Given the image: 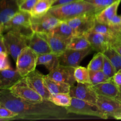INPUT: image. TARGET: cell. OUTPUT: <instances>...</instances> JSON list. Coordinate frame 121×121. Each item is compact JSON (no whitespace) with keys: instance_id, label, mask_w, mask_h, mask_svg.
I'll return each mask as SVG.
<instances>
[{"instance_id":"cell-19","label":"cell","mask_w":121,"mask_h":121,"mask_svg":"<svg viewBox=\"0 0 121 121\" xmlns=\"http://www.w3.org/2000/svg\"><path fill=\"white\" fill-rule=\"evenodd\" d=\"M93 91L99 95L105 96L118 99L120 92L111 79L108 81L95 85H91Z\"/></svg>"},{"instance_id":"cell-23","label":"cell","mask_w":121,"mask_h":121,"mask_svg":"<svg viewBox=\"0 0 121 121\" xmlns=\"http://www.w3.org/2000/svg\"><path fill=\"white\" fill-rule=\"evenodd\" d=\"M121 2V0H117L109 6L98 13L96 15V19L99 22L104 24H108L109 21L117 14L118 7Z\"/></svg>"},{"instance_id":"cell-38","label":"cell","mask_w":121,"mask_h":121,"mask_svg":"<svg viewBox=\"0 0 121 121\" xmlns=\"http://www.w3.org/2000/svg\"><path fill=\"white\" fill-rule=\"evenodd\" d=\"M8 53H0V70L12 68L8 59Z\"/></svg>"},{"instance_id":"cell-42","label":"cell","mask_w":121,"mask_h":121,"mask_svg":"<svg viewBox=\"0 0 121 121\" xmlns=\"http://www.w3.org/2000/svg\"><path fill=\"white\" fill-rule=\"evenodd\" d=\"M8 53V51H7V47H6L4 41L3 37H2V34H1V40H0V53Z\"/></svg>"},{"instance_id":"cell-7","label":"cell","mask_w":121,"mask_h":121,"mask_svg":"<svg viewBox=\"0 0 121 121\" xmlns=\"http://www.w3.org/2000/svg\"><path fill=\"white\" fill-rule=\"evenodd\" d=\"M31 15L30 13L20 11L4 26L3 31L1 34H3L9 30H15L30 36L33 32L31 28Z\"/></svg>"},{"instance_id":"cell-17","label":"cell","mask_w":121,"mask_h":121,"mask_svg":"<svg viewBox=\"0 0 121 121\" xmlns=\"http://www.w3.org/2000/svg\"><path fill=\"white\" fill-rule=\"evenodd\" d=\"M28 47L34 50L38 55L52 53L50 47L46 39L36 32L33 31L28 37Z\"/></svg>"},{"instance_id":"cell-39","label":"cell","mask_w":121,"mask_h":121,"mask_svg":"<svg viewBox=\"0 0 121 121\" xmlns=\"http://www.w3.org/2000/svg\"><path fill=\"white\" fill-rule=\"evenodd\" d=\"M113 83L115 84L119 92H121V70L116 72L115 75L112 78Z\"/></svg>"},{"instance_id":"cell-35","label":"cell","mask_w":121,"mask_h":121,"mask_svg":"<svg viewBox=\"0 0 121 121\" xmlns=\"http://www.w3.org/2000/svg\"><path fill=\"white\" fill-rule=\"evenodd\" d=\"M18 114L5 106L0 105V120L8 121L16 119Z\"/></svg>"},{"instance_id":"cell-18","label":"cell","mask_w":121,"mask_h":121,"mask_svg":"<svg viewBox=\"0 0 121 121\" xmlns=\"http://www.w3.org/2000/svg\"><path fill=\"white\" fill-rule=\"evenodd\" d=\"M46 39L49 44L52 53L60 56L67 48L68 43L65 41L57 35L53 34L52 32L47 33H39Z\"/></svg>"},{"instance_id":"cell-26","label":"cell","mask_w":121,"mask_h":121,"mask_svg":"<svg viewBox=\"0 0 121 121\" xmlns=\"http://www.w3.org/2000/svg\"><path fill=\"white\" fill-rule=\"evenodd\" d=\"M90 47L91 44L86 35H74L67 45L68 48L78 50L86 49Z\"/></svg>"},{"instance_id":"cell-12","label":"cell","mask_w":121,"mask_h":121,"mask_svg":"<svg viewBox=\"0 0 121 121\" xmlns=\"http://www.w3.org/2000/svg\"><path fill=\"white\" fill-rule=\"evenodd\" d=\"M29 86L44 99L49 100L51 94L45 83L44 75L39 71L34 70L24 77Z\"/></svg>"},{"instance_id":"cell-14","label":"cell","mask_w":121,"mask_h":121,"mask_svg":"<svg viewBox=\"0 0 121 121\" xmlns=\"http://www.w3.org/2000/svg\"><path fill=\"white\" fill-rule=\"evenodd\" d=\"M17 0H1L0 31L2 34L4 26L20 11Z\"/></svg>"},{"instance_id":"cell-45","label":"cell","mask_w":121,"mask_h":121,"mask_svg":"<svg viewBox=\"0 0 121 121\" xmlns=\"http://www.w3.org/2000/svg\"><path fill=\"white\" fill-rule=\"evenodd\" d=\"M117 27H118V28H120V29H121V22L120 24H119V26H118Z\"/></svg>"},{"instance_id":"cell-1","label":"cell","mask_w":121,"mask_h":121,"mask_svg":"<svg viewBox=\"0 0 121 121\" xmlns=\"http://www.w3.org/2000/svg\"><path fill=\"white\" fill-rule=\"evenodd\" d=\"M0 105L5 106L18 114L16 119H71L65 108L60 107L50 100L42 103L28 102L13 95L8 89L0 91Z\"/></svg>"},{"instance_id":"cell-13","label":"cell","mask_w":121,"mask_h":121,"mask_svg":"<svg viewBox=\"0 0 121 121\" xmlns=\"http://www.w3.org/2000/svg\"><path fill=\"white\" fill-rule=\"evenodd\" d=\"M70 95L72 97L85 100L90 104L96 105L98 95L93 91L91 85L78 83L76 86H71Z\"/></svg>"},{"instance_id":"cell-2","label":"cell","mask_w":121,"mask_h":121,"mask_svg":"<svg viewBox=\"0 0 121 121\" xmlns=\"http://www.w3.org/2000/svg\"><path fill=\"white\" fill-rule=\"evenodd\" d=\"M48 13L65 21L85 14H98L94 5L83 0L52 7Z\"/></svg>"},{"instance_id":"cell-6","label":"cell","mask_w":121,"mask_h":121,"mask_svg":"<svg viewBox=\"0 0 121 121\" xmlns=\"http://www.w3.org/2000/svg\"><path fill=\"white\" fill-rule=\"evenodd\" d=\"M8 89L17 98H20L28 102L37 104L42 103L46 100V99L29 86L24 77Z\"/></svg>"},{"instance_id":"cell-16","label":"cell","mask_w":121,"mask_h":121,"mask_svg":"<svg viewBox=\"0 0 121 121\" xmlns=\"http://www.w3.org/2000/svg\"><path fill=\"white\" fill-rule=\"evenodd\" d=\"M90 42L93 50L104 53L110 46L111 37L96 33L93 31L89 32L86 35Z\"/></svg>"},{"instance_id":"cell-27","label":"cell","mask_w":121,"mask_h":121,"mask_svg":"<svg viewBox=\"0 0 121 121\" xmlns=\"http://www.w3.org/2000/svg\"><path fill=\"white\" fill-rule=\"evenodd\" d=\"M72 97L70 93H61L52 95L49 100L55 105L63 108L69 107L72 104Z\"/></svg>"},{"instance_id":"cell-28","label":"cell","mask_w":121,"mask_h":121,"mask_svg":"<svg viewBox=\"0 0 121 121\" xmlns=\"http://www.w3.org/2000/svg\"><path fill=\"white\" fill-rule=\"evenodd\" d=\"M103 53L110 60L117 72L121 70V55L120 54L111 46H109Z\"/></svg>"},{"instance_id":"cell-40","label":"cell","mask_w":121,"mask_h":121,"mask_svg":"<svg viewBox=\"0 0 121 121\" xmlns=\"http://www.w3.org/2000/svg\"><path fill=\"white\" fill-rule=\"evenodd\" d=\"M121 22V15H118V14L113 16L111 20L109 21L108 24L111 27H118Z\"/></svg>"},{"instance_id":"cell-32","label":"cell","mask_w":121,"mask_h":121,"mask_svg":"<svg viewBox=\"0 0 121 121\" xmlns=\"http://www.w3.org/2000/svg\"><path fill=\"white\" fill-rule=\"evenodd\" d=\"M90 72V80H91V85H95L100 83L105 82L108 81L111 79L108 78L102 70L92 71L89 70Z\"/></svg>"},{"instance_id":"cell-30","label":"cell","mask_w":121,"mask_h":121,"mask_svg":"<svg viewBox=\"0 0 121 121\" xmlns=\"http://www.w3.org/2000/svg\"><path fill=\"white\" fill-rule=\"evenodd\" d=\"M104 57L105 55L104 53L102 52H98L89 62L87 66V69L89 70L92 71L101 70L104 65Z\"/></svg>"},{"instance_id":"cell-37","label":"cell","mask_w":121,"mask_h":121,"mask_svg":"<svg viewBox=\"0 0 121 121\" xmlns=\"http://www.w3.org/2000/svg\"><path fill=\"white\" fill-rule=\"evenodd\" d=\"M110 46L121 55V38L117 34V32L111 37Z\"/></svg>"},{"instance_id":"cell-15","label":"cell","mask_w":121,"mask_h":121,"mask_svg":"<svg viewBox=\"0 0 121 121\" xmlns=\"http://www.w3.org/2000/svg\"><path fill=\"white\" fill-rule=\"evenodd\" d=\"M74 69L75 67L60 64L54 69L49 72V73L47 74V76L53 80L66 83L72 86L74 85L76 82L74 75Z\"/></svg>"},{"instance_id":"cell-10","label":"cell","mask_w":121,"mask_h":121,"mask_svg":"<svg viewBox=\"0 0 121 121\" xmlns=\"http://www.w3.org/2000/svg\"><path fill=\"white\" fill-rule=\"evenodd\" d=\"M61 21L59 18L48 13L39 17H31V24L32 30L38 33H50Z\"/></svg>"},{"instance_id":"cell-5","label":"cell","mask_w":121,"mask_h":121,"mask_svg":"<svg viewBox=\"0 0 121 121\" xmlns=\"http://www.w3.org/2000/svg\"><path fill=\"white\" fill-rule=\"evenodd\" d=\"M38 54L27 47L24 48L16 60V69L22 77L28 75L35 70L37 65Z\"/></svg>"},{"instance_id":"cell-43","label":"cell","mask_w":121,"mask_h":121,"mask_svg":"<svg viewBox=\"0 0 121 121\" xmlns=\"http://www.w3.org/2000/svg\"><path fill=\"white\" fill-rule=\"evenodd\" d=\"M115 27L116 32H117V34H118V35H119V36L121 38V29H120V28H118L117 27Z\"/></svg>"},{"instance_id":"cell-20","label":"cell","mask_w":121,"mask_h":121,"mask_svg":"<svg viewBox=\"0 0 121 121\" xmlns=\"http://www.w3.org/2000/svg\"><path fill=\"white\" fill-rule=\"evenodd\" d=\"M0 71V89L10 88L23 78L20 75L17 69L13 68Z\"/></svg>"},{"instance_id":"cell-24","label":"cell","mask_w":121,"mask_h":121,"mask_svg":"<svg viewBox=\"0 0 121 121\" xmlns=\"http://www.w3.org/2000/svg\"><path fill=\"white\" fill-rule=\"evenodd\" d=\"M52 33L67 41L68 43L74 35L72 28L65 21H61V22L53 30Z\"/></svg>"},{"instance_id":"cell-29","label":"cell","mask_w":121,"mask_h":121,"mask_svg":"<svg viewBox=\"0 0 121 121\" xmlns=\"http://www.w3.org/2000/svg\"><path fill=\"white\" fill-rule=\"evenodd\" d=\"M74 75L77 83L91 85L90 72L87 67L86 68L80 66L75 67Z\"/></svg>"},{"instance_id":"cell-41","label":"cell","mask_w":121,"mask_h":121,"mask_svg":"<svg viewBox=\"0 0 121 121\" xmlns=\"http://www.w3.org/2000/svg\"><path fill=\"white\" fill-rule=\"evenodd\" d=\"M79 1V0H54L52 7H56V6L71 3V2H75V1Z\"/></svg>"},{"instance_id":"cell-8","label":"cell","mask_w":121,"mask_h":121,"mask_svg":"<svg viewBox=\"0 0 121 121\" xmlns=\"http://www.w3.org/2000/svg\"><path fill=\"white\" fill-rule=\"evenodd\" d=\"M96 15L95 13L85 14L66 21L72 28L74 35H86L94 27Z\"/></svg>"},{"instance_id":"cell-36","label":"cell","mask_w":121,"mask_h":121,"mask_svg":"<svg viewBox=\"0 0 121 121\" xmlns=\"http://www.w3.org/2000/svg\"><path fill=\"white\" fill-rule=\"evenodd\" d=\"M20 11L31 13L39 0H17Z\"/></svg>"},{"instance_id":"cell-22","label":"cell","mask_w":121,"mask_h":121,"mask_svg":"<svg viewBox=\"0 0 121 121\" xmlns=\"http://www.w3.org/2000/svg\"><path fill=\"white\" fill-rule=\"evenodd\" d=\"M60 64L59 56L53 53H46L38 56L37 65H43L49 72L54 69Z\"/></svg>"},{"instance_id":"cell-21","label":"cell","mask_w":121,"mask_h":121,"mask_svg":"<svg viewBox=\"0 0 121 121\" xmlns=\"http://www.w3.org/2000/svg\"><path fill=\"white\" fill-rule=\"evenodd\" d=\"M44 81L50 93L52 95L70 93L71 85L69 84L53 80L47 75H44Z\"/></svg>"},{"instance_id":"cell-44","label":"cell","mask_w":121,"mask_h":121,"mask_svg":"<svg viewBox=\"0 0 121 121\" xmlns=\"http://www.w3.org/2000/svg\"><path fill=\"white\" fill-rule=\"evenodd\" d=\"M118 99L119 100H120V101L121 102V92L119 93V96H118Z\"/></svg>"},{"instance_id":"cell-11","label":"cell","mask_w":121,"mask_h":121,"mask_svg":"<svg viewBox=\"0 0 121 121\" xmlns=\"http://www.w3.org/2000/svg\"><path fill=\"white\" fill-rule=\"evenodd\" d=\"M92 50L93 48L92 47L81 50L67 48L61 55L59 56L60 65L73 67H78L83 59L91 53Z\"/></svg>"},{"instance_id":"cell-9","label":"cell","mask_w":121,"mask_h":121,"mask_svg":"<svg viewBox=\"0 0 121 121\" xmlns=\"http://www.w3.org/2000/svg\"><path fill=\"white\" fill-rule=\"evenodd\" d=\"M96 105L100 112L108 117L119 119L121 115V102L116 98L98 96Z\"/></svg>"},{"instance_id":"cell-31","label":"cell","mask_w":121,"mask_h":121,"mask_svg":"<svg viewBox=\"0 0 121 121\" xmlns=\"http://www.w3.org/2000/svg\"><path fill=\"white\" fill-rule=\"evenodd\" d=\"M92 31L105 35L113 36L116 32V28L115 27H111L107 24L99 22L96 19L95 24Z\"/></svg>"},{"instance_id":"cell-3","label":"cell","mask_w":121,"mask_h":121,"mask_svg":"<svg viewBox=\"0 0 121 121\" xmlns=\"http://www.w3.org/2000/svg\"><path fill=\"white\" fill-rule=\"evenodd\" d=\"M2 35L8 54L16 61L21 51L28 47L29 36L15 30H9Z\"/></svg>"},{"instance_id":"cell-25","label":"cell","mask_w":121,"mask_h":121,"mask_svg":"<svg viewBox=\"0 0 121 121\" xmlns=\"http://www.w3.org/2000/svg\"><path fill=\"white\" fill-rule=\"evenodd\" d=\"M54 0H39L31 11L33 17H39L45 15L52 8Z\"/></svg>"},{"instance_id":"cell-33","label":"cell","mask_w":121,"mask_h":121,"mask_svg":"<svg viewBox=\"0 0 121 121\" xmlns=\"http://www.w3.org/2000/svg\"><path fill=\"white\" fill-rule=\"evenodd\" d=\"M91 4L96 7L97 13H99L105 8L109 6L117 0H83Z\"/></svg>"},{"instance_id":"cell-46","label":"cell","mask_w":121,"mask_h":121,"mask_svg":"<svg viewBox=\"0 0 121 121\" xmlns=\"http://www.w3.org/2000/svg\"><path fill=\"white\" fill-rule=\"evenodd\" d=\"M119 119H121V117H120V118H119Z\"/></svg>"},{"instance_id":"cell-4","label":"cell","mask_w":121,"mask_h":121,"mask_svg":"<svg viewBox=\"0 0 121 121\" xmlns=\"http://www.w3.org/2000/svg\"><path fill=\"white\" fill-rule=\"evenodd\" d=\"M65 108L69 113L72 114L97 117L104 119L109 118L107 115L100 112L96 105L74 97H72L70 106Z\"/></svg>"},{"instance_id":"cell-34","label":"cell","mask_w":121,"mask_h":121,"mask_svg":"<svg viewBox=\"0 0 121 121\" xmlns=\"http://www.w3.org/2000/svg\"><path fill=\"white\" fill-rule=\"evenodd\" d=\"M102 70L105 73V75L109 79H112L117 72L114 66L105 56L104 57V65H103Z\"/></svg>"}]
</instances>
